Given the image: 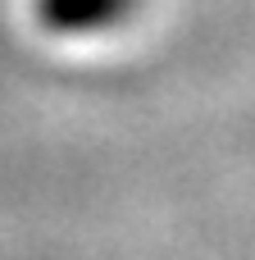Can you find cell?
<instances>
[{
  "mask_svg": "<svg viewBox=\"0 0 255 260\" xmlns=\"http://www.w3.org/2000/svg\"><path fill=\"white\" fill-rule=\"evenodd\" d=\"M141 0H37V23L50 37L64 41H87L123 27L137 14Z\"/></svg>",
  "mask_w": 255,
  "mask_h": 260,
  "instance_id": "1",
  "label": "cell"
}]
</instances>
